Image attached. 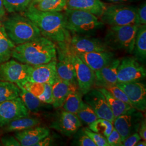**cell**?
Segmentation results:
<instances>
[{"label":"cell","instance_id":"cell-20","mask_svg":"<svg viewBox=\"0 0 146 146\" xmlns=\"http://www.w3.org/2000/svg\"><path fill=\"white\" fill-rule=\"evenodd\" d=\"M78 88V85L63 81L58 78L52 86V105L58 109L62 106L68 94L71 92Z\"/></svg>","mask_w":146,"mask_h":146},{"label":"cell","instance_id":"cell-33","mask_svg":"<svg viewBox=\"0 0 146 146\" xmlns=\"http://www.w3.org/2000/svg\"><path fill=\"white\" fill-rule=\"evenodd\" d=\"M2 2L8 12L16 13L25 11L32 0H2Z\"/></svg>","mask_w":146,"mask_h":146},{"label":"cell","instance_id":"cell-34","mask_svg":"<svg viewBox=\"0 0 146 146\" xmlns=\"http://www.w3.org/2000/svg\"><path fill=\"white\" fill-rule=\"evenodd\" d=\"M102 88L106 89L110 94H111L114 97H115V98L121 101H123L131 106V102H130L129 99L128 98L127 96L126 95V94L116 84V85H108V86H106Z\"/></svg>","mask_w":146,"mask_h":146},{"label":"cell","instance_id":"cell-13","mask_svg":"<svg viewBox=\"0 0 146 146\" xmlns=\"http://www.w3.org/2000/svg\"><path fill=\"white\" fill-rule=\"evenodd\" d=\"M84 95V102L91 107L98 118L108 120L113 123L114 116L101 91L98 88L92 89Z\"/></svg>","mask_w":146,"mask_h":146},{"label":"cell","instance_id":"cell-21","mask_svg":"<svg viewBox=\"0 0 146 146\" xmlns=\"http://www.w3.org/2000/svg\"><path fill=\"white\" fill-rule=\"evenodd\" d=\"M106 4L101 0H67V8L88 12L100 17Z\"/></svg>","mask_w":146,"mask_h":146},{"label":"cell","instance_id":"cell-18","mask_svg":"<svg viewBox=\"0 0 146 146\" xmlns=\"http://www.w3.org/2000/svg\"><path fill=\"white\" fill-rule=\"evenodd\" d=\"M50 135L49 129L44 127L35 126L24 131L15 132L14 136L22 146H35L38 141Z\"/></svg>","mask_w":146,"mask_h":146},{"label":"cell","instance_id":"cell-25","mask_svg":"<svg viewBox=\"0 0 146 146\" xmlns=\"http://www.w3.org/2000/svg\"><path fill=\"white\" fill-rule=\"evenodd\" d=\"M40 123L41 121L38 119L28 116L13 120L2 127L3 128L4 131L6 133H15L38 125Z\"/></svg>","mask_w":146,"mask_h":146},{"label":"cell","instance_id":"cell-42","mask_svg":"<svg viewBox=\"0 0 146 146\" xmlns=\"http://www.w3.org/2000/svg\"><path fill=\"white\" fill-rule=\"evenodd\" d=\"M53 143V139L52 137L49 135L47 136L38 141L35 146H50Z\"/></svg>","mask_w":146,"mask_h":146},{"label":"cell","instance_id":"cell-1","mask_svg":"<svg viewBox=\"0 0 146 146\" xmlns=\"http://www.w3.org/2000/svg\"><path fill=\"white\" fill-rule=\"evenodd\" d=\"M23 15L38 28L42 36L56 43L70 41V33L64 26L63 13L40 11L31 2Z\"/></svg>","mask_w":146,"mask_h":146},{"label":"cell","instance_id":"cell-2","mask_svg":"<svg viewBox=\"0 0 146 146\" xmlns=\"http://www.w3.org/2000/svg\"><path fill=\"white\" fill-rule=\"evenodd\" d=\"M12 58L30 66H36L57 60L56 45L52 40L41 36L15 46Z\"/></svg>","mask_w":146,"mask_h":146},{"label":"cell","instance_id":"cell-5","mask_svg":"<svg viewBox=\"0 0 146 146\" xmlns=\"http://www.w3.org/2000/svg\"><path fill=\"white\" fill-rule=\"evenodd\" d=\"M138 24L111 26L107 30L104 41L110 49L123 50L132 54Z\"/></svg>","mask_w":146,"mask_h":146},{"label":"cell","instance_id":"cell-37","mask_svg":"<svg viewBox=\"0 0 146 146\" xmlns=\"http://www.w3.org/2000/svg\"><path fill=\"white\" fill-rule=\"evenodd\" d=\"M137 20L139 25H146V4L143 2L141 5L137 8Z\"/></svg>","mask_w":146,"mask_h":146},{"label":"cell","instance_id":"cell-12","mask_svg":"<svg viewBox=\"0 0 146 146\" xmlns=\"http://www.w3.org/2000/svg\"><path fill=\"white\" fill-rule=\"evenodd\" d=\"M69 44L70 49L76 54L110 50L104 41L84 35H73Z\"/></svg>","mask_w":146,"mask_h":146},{"label":"cell","instance_id":"cell-10","mask_svg":"<svg viewBox=\"0 0 146 146\" xmlns=\"http://www.w3.org/2000/svg\"><path fill=\"white\" fill-rule=\"evenodd\" d=\"M144 119L141 111L134 108L125 114L115 118L113 126L120 134L122 141L128 136L137 132L142 120Z\"/></svg>","mask_w":146,"mask_h":146},{"label":"cell","instance_id":"cell-45","mask_svg":"<svg viewBox=\"0 0 146 146\" xmlns=\"http://www.w3.org/2000/svg\"><path fill=\"white\" fill-rule=\"evenodd\" d=\"M136 146H146V140H143V141H141V140L139 141L136 145Z\"/></svg>","mask_w":146,"mask_h":146},{"label":"cell","instance_id":"cell-11","mask_svg":"<svg viewBox=\"0 0 146 146\" xmlns=\"http://www.w3.org/2000/svg\"><path fill=\"white\" fill-rule=\"evenodd\" d=\"M29 116V110L19 96L0 103L1 127L13 120Z\"/></svg>","mask_w":146,"mask_h":146},{"label":"cell","instance_id":"cell-22","mask_svg":"<svg viewBox=\"0 0 146 146\" xmlns=\"http://www.w3.org/2000/svg\"><path fill=\"white\" fill-rule=\"evenodd\" d=\"M51 84L27 82L23 88L30 92L38 99L46 104H52V89Z\"/></svg>","mask_w":146,"mask_h":146},{"label":"cell","instance_id":"cell-8","mask_svg":"<svg viewBox=\"0 0 146 146\" xmlns=\"http://www.w3.org/2000/svg\"><path fill=\"white\" fill-rule=\"evenodd\" d=\"M29 66L13 59L0 63V80L22 86L28 82Z\"/></svg>","mask_w":146,"mask_h":146},{"label":"cell","instance_id":"cell-29","mask_svg":"<svg viewBox=\"0 0 146 146\" xmlns=\"http://www.w3.org/2000/svg\"><path fill=\"white\" fill-rule=\"evenodd\" d=\"M20 90L16 84L0 80V103L19 97Z\"/></svg>","mask_w":146,"mask_h":146},{"label":"cell","instance_id":"cell-47","mask_svg":"<svg viewBox=\"0 0 146 146\" xmlns=\"http://www.w3.org/2000/svg\"><path fill=\"white\" fill-rule=\"evenodd\" d=\"M35 1V0H33V1Z\"/></svg>","mask_w":146,"mask_h":146},{"label":"cell","instance_id":"cell-28","mask_svg":"<svg viewBox=\"0 0 146 146\" xmlns=\"http://www.w3.org/2000/svg\"><path fill=\"white\" fill-rule=\"evenodd\" d=\"M83 95L84 94L79 88L71 92L68 94L62 106L63 110L76 114L83 101Z\"/></svg>","mask_w":146,"mask_h":146},{"label":"cell","instance_id":"cell-6","mask_svg":"<svg viewBox=\"0 0 146 146\" xmlns=\"http://www.w3.org/2000/svg\"><path fill=\"white\" fill-rule=\"evenodd\" d=\"M136 11L137 8L133 5L123 3L107 5L100 17L101 21L110 27L138 24Z\"/></svg>","mask_w":146,"mask_h":146},{"label":"cell","instance_id":"cell-44","mask_svg":"<svg viewBox=\"0 0 146 146\" xmlns=\"http://www.w3.org/2000/svg\"><path fill=\"white\" fill-rule=\"evenodd\" d=\"M5 15V9L3 4L2 0H0V19Z\"/></svg>","mask_w":146,"mask_h":146},{"label":"cell","instance_id":"cell-43","mask_svg":"<svg viewBox=\"0 0 146 146\" xmlns=\"http://www.w3.org/2000/svg\"><path fill=\"white\" fill-rule=\"evenodd\" d=\"M106 1L114 3H131L135 2L136 0H105Z\"/></svg>","mask_w":146,"mask_h":146},{"label":"cell","instance_id":"cell-32","mask_svg":"<svg viewBox=\"0 0 146 146\" xmlns=\"http://www.w3.org/2000/svg\"><path fill=\"white\" fill-rule=\"evenodd\" d=\"M76 115L81 122L86 125H89L98 119L91 107L84 101L82 102Z\"/></svg>","mask_w":146,"mask_h":146},{"label":"cell","instance_id":"cell-7","mask_svg":"<svg viewBox=\"0 0 146 146\" xmlns=\"http://www.w3.org/2000/svg\"><path fill=\"white\" fill-rule=\"evenodd\" d=\"M146 76L145 68L135 57L127 56L121 59L117 68V84L141 81Z\"/></svg>","mask_w":146,"mask_h":146},{"label":"cell","instance_id":"cell-15","mask_svg":"<svg viewBox=\"0 0 146 146\" xmlns=\"http://www.w3.org/2000/svg\"><path fill=\"white\" fill-rule=\"evenodd\" d=\"M56 60L36 66H30L28 82L48 84L52 85L58 78L56 72Z\"/></svg>","mask_w":146,"mask_h":146},{"label":"cell","instance_id":"cell-9","mask_svg":"<svg viewBox=\"0 0 146 146\" xmlns=\"http://www.w3.org/2000/svg\"><path fill=\"white\" fill-rule=\"evenodd\" d=\"M69 54L75 70L78 88L84 95L94 86L95 81V72L84 62L76 53L73 52L69 44Z\"/></svg>","mask_w":146,"mask_h":146},{"label":"cell","instance_id":"cell-4","mask_svg":"<svg viewBox=\"0 0 146 146\" xmlns=\"http://www.w3.org/2000/svg\"><path fill=\"white\" fill-rule=\"evenodd\" d=\"M2 23L8 36L15 44H23L42 36L38 28L24 15H13Z\"/></svg>","mask_w":146,"mask_h":146},{"label":"cell","instance_id":"cell-26","mask_svg":"<svg viewBox=\"0 0 146 146\" xmlns=\"http://www.w3.org/2000/svg\"><path fill=\"white\" fill-rule=\"evenodd\" d=\"M15 44L8 36L3 23L0 22V63L9 60Z\"/></svg>","mask_w":146,"mask_h":146},{"label":"cell","instance_id":"cell-39","mask_svg":"<svg viewBox=\"0 0 146 146\" xmlns=\"http://www.w3.org/2000/svg\"><path fill=\"white\" fill-rule=\"evenodd\" d=\"M1 143L5 146H20V143L16 139L15 136L11 135L4 136L1 139Z\"/></svg>","mask_w":146,"mask_h":146},{"label":"cell","instance_id":"cell-16","mask_svg":"<svg viewBox=\"0 0 146 146\" xmlns=\"http://www.w3.org/2000/svg\"><path fill=\"white\" fill-rule=\"evenodd\" d=\"M82 125V123L76 114L63 110L52 122L50 127L63 135L70 137L75 134Z\"/></svg>","mask_w":146,"mask_h":146},{"label":"cell","instance_id":"cell-35","mask_svg":"<svg viewBox=\"0 0 146 146\" xmlns=\"http://www.w3.org/2000/svg\"><path fill=\"white\" fill-rule=\"evenodd\" d=\"M82 131L88 136L96 146H110L106 137L103 135L90 130L88 128H84Z\"/></svg>","mask_w":146,"mask_h":146},{"label":"cell","instance_id":"cell-23","mask_svg":"<svg viewBox=\"0 0 146 146\" xmlns=\"http://www.w3.org/2000/svg\"><path fill=\"white\" fill-rule=\"evenodd\" d=\"M133 53L139 62L145 63L146 58V25L137 27Z\"/></svg>","mask_w":146,"mask_h":146},{"label":"cell","instance_id":"cell-31","mask_svg":"<svg viewBox=\"0 0 146 146\" xmlns=\"http://www.w3.org/2000/svg\"><path fill=\"white\" fill-rule=\"evenodd\" d=\"M113 127V123L110 121L99 118L88 125V128L90 130L106 137L110 135Z\"/></svg>","mask_w":146,"mask_h":146},{"label":"cell","instance_id":"cell-38","mask_svg":"<svg viewBox=\"0 0 146 146\" xmlns=\"http://www.w3.org/2000/svg\"><path fill=\"white\" fill-rule=\"evenodd\" d=\"M141 137L139 135L137 132L132 134L131 135L128 136L127 138L122 141V146H134L136 143L141 140Z\"/></svg>","mask_w":146,"mask_h":146},{"label":"cell","instance_id":"cell-30","mask_svg":"<svg viewBox=\"0 0 146 146\" xmlns=\"http://www.w3.org/2000/svg\"><path fill=\"white\" fill-rule=\"evenodd\" d=\"M67 0H42L37 3H33L37 9L44 11L60 12L67 8Z\"/></svg>","mask_w":146,"mask_h":146},{"label":"cell","instance_id":"cell-41","mask_svg":"<svg viewBox=\"0 0 146 146\" xmlns=\"http://www.w3.org/2000/svg\"><path fill=\"white\" fill-rule=\"evenodd\" d=\"M137 133L140 136L141 139L146 140V122L145 119H143L142 120L138 128Z\"/></svg>","mask_w":146,"mask_h":146},{"label":"cell","instance_id":"cell-14","mask_svg":"<svg viewBox=\"0 0 146 146\" xmlns=\"http://www.w3.org/2000/svg\"><path fill=\"white\" fill-rule=\"evenodd\" d=\"M116 85L126 94L131 106L136 110L145 112L146 110V87L140 81L119 83Z\"/></svg>","mask_w":146,"mask_h":146},{"label":"cell","instance_id":"cell-19","mask_svg":"<svg viewBox=\"0 0 146 146\" xmlns=\"http://www.w3.org/2000/svg\"><path fill=\"white\" fill-rule=\"evenodd\" d=\"M77 54L84 62L94 72L99 70L106 66L115 57L114 53L110 50Z\"/></svg>","mask_w":146,"mask_h":146},{"label":"cell","instance_id":"cell-36","mask_svg":"<svg viewBox=\"0 0 146 146\" xmlns=\"http://www.w3.org/2000/svg\"><path fill=\"white\" fill-rule=\"evenodd\" d=\"M106 139L110 146H122V141L121 136L114 127H113L110 135L106 137Z\"/></svg>","mask_w":146,"mask_h":146},{"label":"cell","instance_id":"cell-40","mask_svg":"<svg viewBox=\"0 0 146 146\" xmlns=\"http://www.w3.org/2000/svg\"><path fill=\"white\" fill-rule=\"evenodd\" d=\"M78 140V144L80 146H96L92 139L87 135L84 131Z\"/></svg>","mask_w":146,"mask_h":146},{"label":"cell","instance_id":"cell-46","mask_svg":"<svg viewBox=\"0 0 146 146\" xmlns=\"http://www.w3.org/2000/svg\"><path fill=\"white\" fill-rule=\"evenodd\" d=\"M41 1H42V0H35V1H32L33 3H37V2H40Z\"/></svg>","mask_w":146,"mask_h":146},{"label":"cell","instance_id":"cell-24","mask_svg":"<svg viewBox=\"0 0 146 146\" xmlns=\"http://www.w3.org/2000/svg\"><path fill=\"white\" fill-rule=\"evenodd\" d=\"M97 88L104 94L115 119L120 115L125 114L129 110L133 108L130 105L115 98L106 89L102 87Z\"/></svg>","mask_w":146,"mask_h":146},{"label":"cell","instance_id":"cell-3","mask_svg":"<svg viewBox=\"0 0 146 146\" xmlns=\"http://www.w3.org/2000/svg\"><path fill=\"white\" fill-rule=\"evenodd\" d=\"M63 14L65 28L73 35L91 34L104 25L99 17L88 12L66 8Z\"/></svg>","mask_w":146,"mask_h":146},{"label":"cell","instance_id":"cell-17","mask_svg":"<svg viewBox=\"0 0 146 146\" xmlns=\"http://www.w3.org/2000/svg\"><path fill=\"white\" fill-rule=\"evenodd\" d=\"M120 58H114L104 67L95 72V84L98 87H104L108 85L117 84V68L120 64Z\"/></svg>","mask_w":146,"mask_h":146},{"label":"cell","instance_id":"cell-27","mask_svg":"<svg viewBox=\"0 0 146 146\" xmlns=\"http://www.w3.org/2000/svg\"><path fill=\"white\" fill-rule=\"evenodd\" d=\"M19 87L20 89L19 97L29 111L33 113H37L42 110L45 103L41 101L35 96L23 87L20 86Z\"/></svg>","mask_w":146,"mask_h":146}]
</instances>
